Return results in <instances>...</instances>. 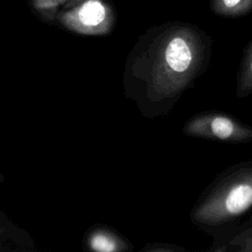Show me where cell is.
<instances>
[{"label": "cell", "instance_id": "cell-1", "mask_svg": "<svg viewBox=\"0 0 252 252\" xmlns=\"http://www.w3.org/2000/svg\"><path fill=\"white\" fill-rule=\"evenodd\" d=\"M213 38L189 22L167 21L141 33L126 57L124 95L149 119L168 114L208 70Z\"/></svg>", "mask_w": 252, "mask_h": 252}, {"label": "cell", "instance_id": "cell-2", "mask_svg": "<svg viewBox=\"0 0 252 252\" xmlns=\"http://www.w3.org/2000/svg\"><path fill=\"white\" fill-rule=\"evenodd\" d=\"M252 208V159L230 165L202 192L191 221L202 229L222 228Z\"/></svg>", "mask_w": 252, "mask_h": 252}, {"label": "cell", "instance_id": "cell-3", "mask_svg": "<svg viewBox=\"0 0 252 252\" xmlns=\"http://www.w3.org/2000/svg\"><path fill=\"white\" fill-rule=\"evenodd\" d=\"M56 19L68 30L85 35H106L117 22L111 0H71L56 13Z\"/></svg>", "mask_w": 252, "mask_h": 252}, {"label": "cell", "instance_id": "cell-4", "mask_svg": "<svg viewBox=\"0 0 252 252\" xmlns=\"http://www.w3.org/2000/svg\"><path fill=\"white\" fill-rule=\"evenodd\" d=\"M183 133L189 137L226 144H242L252 141L250 125L220 111L196 113L185 123Z\"/></svg>", "mask_w": 252, "mask_h": 252}, {"label": "cell", "instance_id": "cell-5", "mask_svg": "<svg viewBox=\"0 0 252 252\" xmlns=\"http://www.w3.org/2000/svg\"><path fill=\"white\" fill-rule=\"evenodd\" d=\"M89 246L97 252H127L132 250V243L123 235L107 228H98L89 238Z\"/></svg>", "mask_w": 252, "mask_h": 252}, {"label": "cell", "instance_id": "cell-6", "mask_svg": "<svg viewBox=\"0 0 252 252\" xmlns=\"http://www.w3.org/2000/svg\"><path fill=\"white\" fill-rule=\"evenodd\" d=\"M252 94V38L246 44L236 76V96L244 98Z\"/></svg>", "mask_w": 252, "mask_h": 252}, {"label": "cell", "instance_id": "cell-7", "mask_svg": "<svg viewBox=\"0 0 252 252\" xmlns=\"http://www.w3.org/2000/svg\"><path fill=\"white\" fill-rule=\"evenodd\" d=\"M209 7L216 16L238 18L252 12V0H209Z\"/></svg>", "mask_w": 252, "mask_h": 252}, {"label": "cell", "instance_id": "cell-8", "mask_svg": "<svg viewBox=\"0 0 252 252\" xmlns=\"http://www.w3.org/2000/svg\"><path fill=\"white\" fill-rule=\"evenodd\" d=\"M71 0H32L33 8L42 16L52 19L57 11Z\"/></svg>", "mask_w": 252, "mask_h": 252}, {"label": "cell", "instance_id": "cell-9", "mask_svg": "<svg viewBox=\"0 0 252 252\" xmlns=\"http://www.w3.org/2000/svg\"><path fill=\"white\" fill-rule=\"evenodd\" d=\"M158 244V243H157ZM159 247H154L152 245H149L142 249V251H176V250H182L181 248H178L176 246H173L172 244L168 245L166 243H163V246H160V244H158Z\"/></svg>", "mask_w": 252, "mask_h": 252}]
</instances>
